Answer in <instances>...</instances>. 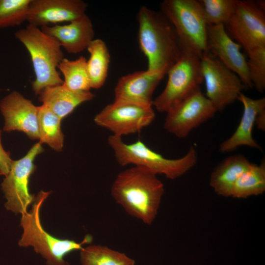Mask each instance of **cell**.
<instances>
[{
	"mask_svg": "<svg viewBox=\"0 0 265 265\" xmlns=\"http://www.w3.org/2000/svg\"><path fill=\"white\" fill-rule=\"evenodd\" d=\"M164 192L157 175L138 166L119 173L111 187L114 200L131 216L147 225L155 220Z\"/></svg>",
	"mask_w": 265,
	"mask_h": 265,
	"instance_id": "obj_1",
	"label": "cell"
},
{
	"mask_svg": "<svg viewBox=\"0 0 265 265\" xmlns=\"http://www.w3.org/2000/svg\"><path fill=\"white\" fill-rule=\"evenodd\" d=\"M138 41L149 71L166 75L182 53L173 25L160 12L141 6L137 14Z\"/></svg>",
	"mask_w": 265,
	"mask_h": 265,
	"instance_id": "obj_2",
	"label": "cell"
},
{
	"mask_svg": "<svg viewBox=\"0 0 265 265\" xmlns=\"http://www.w3.org/2000/svg\"><path fill=\"white\" fill-rule=\"evenodd\" d=\"M51 192H39L29 212L22 214L21 226L23 229L18 244L21 247H33L47 261L48 265H69L64 257L70 253L80 250L82 245L91 242L92 237L87 235L80 242L74 240L56 238L49 234L43 227L40 219L41 207Z\"/></svg>",
	"mask_w": 265,
	"mask_h": 265,
	"instance_id": "obj_3",
	"label": "cell"
},
{
	"mask_svg": "<svg viewBox=\"0 0 265 265\" xmlns=\"http://www.w3.org/2000/svg\"><path fill=\"white\" fill-rule=\"evenodd\" d=\"M14 35L30 56L35 75L31 85L35 95L46 87L62 84L63 80L57 69L64 57L57 40L30 24L16 31Z\"/></svg>",
	"mask_w": 265,
	"mask_h": 265,
	"instance_id": "obj_4",
	"label": "cell"
},
{
	"mask_svg": "<svg viewBox=\"0 0 265 265\" xmlns=\"http://www.w3.org/2000/svg\"><path fill=\"white\" fill-rule=\"evenodd\" d=\"M107 142L120 165L141 166L156 175L162 174L172 180L184 174L197 161V153L193 146L182 158L169 159L151 150L140 140L127 144L123 142L122 137L111 135L108 137Z\"/></svg>",
	"mask_w": 265,
	"mask_h": 265,
	"instance_id": "obj_5",
	"label": "cell"
},
{
	"mask_svg": "<svg viewBox=\"0 0 265 265\" xmlns=\"http://www.w3.org/2000/svg\"><path fill=\"white\" fill-rule=\"evenodd\" d=\"M160 12L174 27L183 51L201 58L209 52L208 24L201 5L196 0H164Z\"/></svg>",
	"mask_w": 265,
	"mask_h": 265,
	"instance_id": "obj_6",
	"label": "cell"
},
{
	"mask_svg": "<svg viewBox=\"0 0 265 265\" xmlns=\"http://www.w3.org/2000/svg\"><path fill=\"white\" fill-rule=\"evenodd\" d=\"M168 80L162 92L153 102L160 112H167L183 100L200 90L203 81L201 58L183 51L180 58L168 71Z\"/></svg>",
	"mask_w": 265,
	"mask_h": 265,
	"instance_id": "obj_7",
	"label": "cell"
},
{
	"mask_svg": "<svg viewBox=\"0 0 265 265\" xmlns=\"http://www.w3.org/2000/svg\"><path fill=\"white\" fill-rule=\"evenodd\" d=\"M155 118L153 106L131 102L114 101L106 105L94 117L98 126L106 129L112 135H124L140 132Z\"/></svg>",
	"mask_w": 265,
	"mask_h": 265,
	"instance_id": "obj_8",
	"label": "cell"
},
{
	"mask_svg": "<svg viewBox=\"0 0 265 265\" xmlns=\"http://www.w3.org/2000/svg\"><path fill=\"white\" fill-rule=\"evenodd\" d=\"M206 97L217 111L234 103L245 89L240 78L209 52L201 58Z\"/></svg>",
	"mask_w": 265,
	"mask_h": 265,
	"instance_id": "obj_9",
	"label": "cell"
},
{
	"mask_svg": "<svg viewBox=\"0 0 265 265\" xmlns=\"http://www.w3.org/2000/svg\"><path fill=\"white\" fill-rule=\"evenodd\" d=\"M224 27L247 53L265 47V10L256 1L237 0L235 12Z\"/></svg>",
	"mask_w": 265,
	"mask_h": 265,
	"instance_id": "obj_10",
	"label": "cell"
},
{
	"mask_svg": "<svg viewBox=\"0 0 265 265\" xmlns=\"http://www.w3.org/2000/svg\"><path fill=\"white\" fill-rule=\"evenodd\" d=\"M43 151L39 142L34 144L22 159L12 160L9 172L1 184V188L7 200L5 208L15 213H26L29 205L35 197L29 191L28 184L31 175L36 166V157Z\"/></svg>",
	"mask_w": 265,
	"mask_h": 265,
	"instance_id": "obj_11",
	"label": "cell"
},
{
	"mask_svg": "<svg viewBox=\"0 0 265 265\" xmlns=\"http://www.w3.org/2000/svg\"><path fill=\"white\" fill-rule=\"evenodd\" d=\"M216 112L212 102L200 90L166 112L164 129L178 138H185Z\"/></svg>",
	"mask_w": 265,
	"mask_h": 265,
	"instance_id": "obj_12",
	"label": "cell"
},
{
	"mask_svg": "<svg viewBox=\"0 0 265 265\" xmlns=\"http://www.w3.org/2000/svg\"><path fill=\"white\" fill-rule=\"evenodd\" d=\"M207 46L210 53L240 78L245 89L253 87L241 47L229 35L224 25L208 26Z\"/></svg>",
	"mask_w": 265,
	"mask_h": 265,
	"instance_id": "obj_13",
	"label": "cell"
},
{
	"mask_svg": "<svg viewBox=\"0 0 265 265\" xmlns=\"http://www.w3.org/2000/svg\"><path fill=\"white\" fill-rule=\"evenodd\" d=\"M0 110L4 119V131H21L31 139H39L38 106L30 100L13 91L1 100Z\"/></svg>",
	"mask_w": 265,
	"mask_h": 265,
	"instance_id": "obj_14",
	"label": "cell"
},
{
	"mask_svg": "<svg viewBox=\"0 0 265 265\" xmlns=\"http://www.w3.org/2000/svg\"><path fill=\"white\" fill-rule=\"evenodd\" d=\"M87 7L81 0H31L26 21L38 27L70 22L86 14Z\"/></svg>",
	"mask_w": 265,
	"mask_h": 265,
	"instance_id": "obj_15",
	"label": "cell"
},
{
	"mask_svg": "<svg viewBox=\"0 0 265 265\" xmlns=\"http://www.w3.org/2000/svg\"><path fill=\"white\" fill-rule=\"evenodd\" d=\"M164 75L139 71L122 76L114 89V101L131 102L153 106V96Z\"/></svg>",
	"mask_w": 265,
	"mask_h": 265,
	"instance_id": "obj_16",
	"label": "cell"
},
{
	"mask_svg": "<svg viewBox=\"0 0 265 265\" xmlns=\"http://www.w3.org/2000/svg\"><path fill=\"white\" fill-rule=\"evenodd\" d=\"M41 29L57 40L69 53L83 52L94 39L93 26L86 14L67 25L44 26Z\"/></svg>",
	"mask_w": 265,
	"mask_h": 265,
	"instance_id": "obj_17",
	"label": "cell"
},
{
	"mask_svg": "<svg viewBox=\"0 0 265 265\" xmlns=\"http://www.w3.org/2000/svg\"><path fill=\"white\" fill-rule=\"evenodd\" d=\"M243 107L240 122L235 132L220 145L221 152H230L241 146L258 149L261 147L253 138L252 132L257 115L265 109V98L252 99L241 93L238 99Z\"/></svg>",
	"mask_w": 265,
	"mask_h": 265,
	"instance_id": "obj_18",
	"label": "cell"
},
{
	"mask_svg": "<svg viewBox=\"0 0 265 265\" xmlns=\"http://www.w3.org/2000/svg\"><path fill=\"white\" fill-rule=\"evenodd\" d=\"M39 101L61 119L82 103L92 100L95 95L89 91H73L62 84L49 86L38 95Z\"/></svg>",
	"mask_w": 265,
	"mask_h": 265,
	"instance_id": "obj_19",
	"label": "cell"
},
{
	"mask_svg": "<svg viewBox=\"0 0 265 265\" xmlns=\"http://www.w3.org/2000/svg\"><path fill=\"white\" fill-rule=\"evenodd\" d=\"M251 163L242 155H234L226 158L212 172L210 186L218 195L231 196L235 183Z\"/></svg>",
	"mask_w": 265,
	"mask_h": 265,
	"instance_id": "obj_20",
	"label": "cell"
},
{
	"mask_svg": "<svg viewBox=\"0 0 265 265\" xmlns=\"http://www.w3.org/2000/svg\"><path fill=\"white\" fill-rule=\"evenodd\" d=\"M87 50L90 54L87 68L91 88L99 89L104 85L107 77L110 53L106 44L101 39H94Z\"/></svg>",
	"mask_w": 265,
	"mask_h": 265,
	"instance_id": "obj_21",
	"label": "cell"
},
{
	"mask_svg": "<svg viewBox=\"0 0 265 265\" xmlns=\"http://www.w3.org/2000/svg\"><path fill=\"white\" fill-rule=\"evenodd\" d=\"M265 191V161L259 165L251 163L235 183L231 196L245 198L258 195Z\"/></svg>",
	"mask_w": 265,
	"mask_h": 265,
	"instance_id": "obj_22",
	"label": "cell"
},
{
	"mask_svg": "<svg viewBox=\"0 0 265 265\" xmlns=\"http://www.w3.org/2000/svg\"><path fill=\"white\" fill-rule=\"evenodd\" d=\"M61 121L60 118L45 106H38L39 142L47 144L57 152L61 151L63 146Z\"/></svg>",
	"mask_w": 265,
	"mask_h": 265,
	"instance_id": "obj_23",
	"label": "cell"
},
{
	"mask_svg": "<svg viewBox=\"0 0 265 265\" xmlns=\"http://www.w3.org/2000/svg\"><path fill=\"white\" fill-rule=\"evenodd\" d=\"M63 76V85L73 91H89L91 88L87 60L83 56L70 60L64 58L58 68Z\"/></svg>",
	"mask_w": 265,
	"mask_h": 265,
	"instance_id": "obj_24",
	"label": "cell"
},
{
	"mask_svg": "<svg viewBox=\"0 0 265 265\" xmlns=\"http://www.w3.org/2000/svg\"><path fill=\"white\" fill-rule=\"evenodd\" d=\"M82 265H134V261L125 254L105 246L92 245L80 250Z\"/></svg>",
	"mask_w": 265,
	"mask_h": 265,
	"instance_id": "obj_25",
	"label": "cell"
},
{
	"mask_svg": "<svg viewBox=\"0 0 265 265\" xmlns=\"http://www.w3.org/2000/svg\"><path fill=\"white\" fill-rule=\"evenodd\" d=\"M208 26H225L235 12L237 0H199Z\"/></svg>",
	"mask_w": 265,
	"mask_h": 265,
	"instance_id": "obj_26",
	"label": "cell"
},
{
	"mask_svg": "<svg viewBox=\"0 0 265 265\" xmlns=\"http://www.w3.org/2000/svg\"><path fill=\"white\" fill-rule=\"evenodd\" d=\"M31 0H0V29L19 26L27 20Z\"/></svg>",
	"mask_w": 265,
	"mask_h": 265,
	"instance_id": "obj_27",
	"label": "cell"
},
{
	"mask_svg": "<svg viewBox=\"0 0 265 265\" xmlns=\"http://www.w3.org/2000/svg\"><path fill=\"white\" fill-rule=\"evenodd\" d=\"M247 54L248 70L253 87L262 93L265 89V47L255 49Z\"/></svg>",
	"mask_w": 265,
	"mask_h": 265,
	"instance_id": "obj_28",
	"label": "cell"
},
{
	"mask_svg": "<svg viewBox=\"0 0 265 265\" xmlns=\"http://www.w3.org/2000/svg\"><path fill=\"white\" fill-rule=\"evenodd\" d=\"M12 160L10 153L6 152L1 142V131L0 130V175L7 176L9 172Z\"/></svg>",
	"mask_w": 265,
	"mask_h": 265,
	"instance_id": "obj_29",
	"label": "cell"
},
{
	"mask_svg": "<svg viewBox=\"0 0 265 265\" xmlns=\"http://www.w3.org/2000/svg\"><path fill=\"white\" fill-rule=\"evenodd\" d=\"M255 125L257 128L262 131L265 130V109L261 111L257 115Z\"/></svg>",
	"mask_w": 265,
	"mask_h": 265,
	"instance_id": "obj_30",
	"label": "cell"
},
{
	"mask_svg": "<svg viewBox=\"0 0 265 265\" xmlns=\"http://www.w3.org/2000/svg\"></svg>",
	"mask_w": 265,
	"mask_h": 265,
	"instance_id": "obj_31",
	"label": "cell"
}]
</instances>
